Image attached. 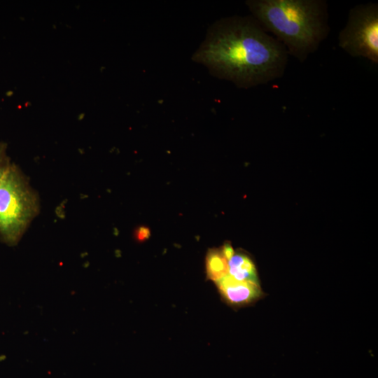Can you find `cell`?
Returning <instances> with one entry per match:
<instances>
[{"label":"cell","instance_id":"3957f363","mask_svg":"<svg viewBox=\"0 0 378 378\" xmlns=\"http://www.w3.org/2000/svg\"><path fill=\"white\" fill-rule=\"evenodd\" d=\"M39 211L37 194L14 163L0 178V240L15 246Z\"/></svg>","mask_w":378,"mask_h":378},{"label":"cell","instance_id":"52a82bcc","mask_svg":"<svg viewBox=\"0 0 378 378\" xmlns=\"http://www.w3.org/2000/svg\"><path fill=\"white\" fill-rule=\"evenodd\" d=\"M206 278L214 282L227 275V260L220 248L210 249L206 256Z\"/></svg>","mask_w":378,"mask_h":378},{"label":"cell","instance_id":"7a4b0ae2","mask_svg":"<svg viewBox=\"0 0 378 378\" xmlns=\"http://www.w3.org/2000/svg\"><path fill=\"white\" fill-rule=\"evenodd\" d=\"M253 16L292 55L303 63L328 37L325 0H247Z\"/></svg>","mask_w":378,"mask_h":378},{"label":"cell","instance_id":"6da1fadb","mask_svg":"<svg viewBox=\"0 0 378 378\" xmlns=\"http://www.w3.org/2000/svg\"><path fill=\"white\" fill-rule=\"evenodd\" d=\"M192 59L218 78L248 89L281 78L288 53L251 15L216 21Z\"/></svg>","mask_w":378,"mask_h":378},{"label":"cell","instance_id":"5b68a950","mask_svg":"<svg viewBox=\"0 0 378 378\" xmlns=\"http://www.w3.org/2000/svg\"><path fill=\"white\" fill-rule=\"evenodd\" d=\"M215 284L223 300L234 308L251 304L264 295L260 284L239 281L229 275L215 281Z\"/></svg>","mask_w":378,"mask_h":378},{"label":"cell","instance_id":"9c48e42d","mask_svg":"<svg viewBox=\"0 0 378 378\" xmlns=\"http://www.w3.org/2000/svg\"><path fill=\"white\" fill-rule=\"evenodd\" d=\"M150 232L148 228L141 227L136 232V239L139 241H144L149 237Z\"/></svg>","mask_w":378,"mask_h":378},{"label":"cell","instance_id":"ba28073f","mask_svg":"<svg viewBox=\"0 0 378 378\" xmlns=\"http://www.w3.org/2000/svg\"><path fill=\"white\" fill-rule=\"evenodd\" d=\"M6 148L5 143L0 142V178L11 163L6 153Z\"/></svg>","mask_w":378,"mask_h":378},{"label":"cell","instance_id":"8992f818","mask_svg":"<svg viewBox=\"0 0 378 378\" xmlns=\"http://www.w3.org/2000/svg\"><path fill=\"white\" fill-rule=\"evenodd\" d=\"M227 275L239 281L258 284L255 266L246 253L237 251L227 260Z\"/></svg>","mask_w":378,"mask_h":378},{"label":"cell","instance_id":"277c9868","mask_svg":"<svg viewBox=\"0 0 378 378\" xmlns=\"http://www.w3.org/2000/svg\"><path fill=\"white\" fill-rule=\"evenodd\" d=\"M338 45L350 56L378 64V4H360L351 8L345 26L339 33Z\"/></svg>","mask_w":378,"mask_h":378}]
</instances>
